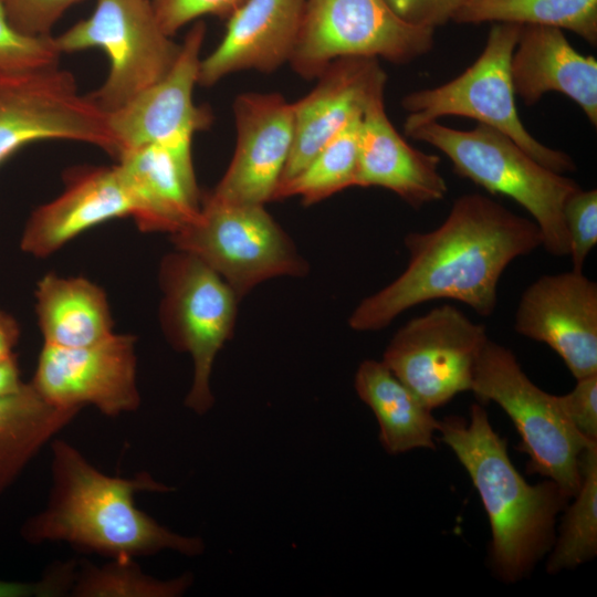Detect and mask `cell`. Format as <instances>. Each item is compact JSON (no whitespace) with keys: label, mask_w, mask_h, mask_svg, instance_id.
<instances>
[{"label":"cell","mask_w":597,"mask_h":597,"mask_svg":"<svg viewBox=\"0 0 597 597\" xmlns=\"http://www.w3.org/2000/svg\"><path fill=\"white\" fill-rule=\"evenodd\" d=\"M19 336L20 329L17 321L0 308V362L14 357L13 349Z\"/></svg>","instance_id":"37"},{"label":"cell","mask_w":597,"mask_h":597,"mask_svg":"<svg viewBox=\"0 0 597 597\" xmlns=\"http://www.w3.org/2000/svg\"><path fill=\"white\" fill-rule=\"evenodd\" d=\"M405 22L429 29L446 24L463 0H385Z\"/></svg>","instance_id":"36"},{"label":"cell","mask_w":597,"mask_h":597,"mask_svg":"<svg viewBox=\"0 0 597 597\" xmlns=\"http://www.w3.org/2000/svg\"><path fill=\"white\" fill-rule=\"evenodd\" d=\"M132 214L133 202L116 165L81 168L67 176L60 196L31 213L20 247L31 255L48 256L82 232Z\"/></svg>","instance_id":"20"},{"label":"cell","mask_w":597,"mask_h":597,"mask_svg":"<svg viewBox=\"0 0 597 597\" xmlns=\"http://www.w3.org/2000/svg\"><path fill=\"white\" fill-rule=\"evenodd\" d=\"M30 383L57 407L93 406L106 417L135 411L140 405L136 337L114 333L73 348L44 344Z\"/></svg>","instance_id":"13"},{"label":"cell","mask_w":597,"mask_h":597,"mask_svg":"<svg viewBox=\"0 0 597 597\" xmlns=\"http://www.w3.org/2000/svg\"><path fill=\"white\" fill-rule=\"evenodd\" d=\"M440 158L411 147L396 130L376 97L360 117L356 186L381 187L415 209L442 200L448 186L439 171Z\"/></svg>","instance_id":"21"},{"label":"cell","mask_w":597,"mask_h":597,"mask_svg":"<svg viewBox=\"0 0 597 597\" xmlns=\"http://www.w3.org/2000/svg\"><path fill=\"white\" fill-rule=\"evenodd\" d=\"M318 77L307 95L292 103L293 145L280 185L302 170L373 100L384 95L387 81L378 60L364 56L337 59Z\"/></svg>","instance_id":"18"},{"label":"cell","mask_w":597,"mask_h":597,"mask_svg":"<svg viewBox=\"0 0 597 597\" xmlns=\"http://www.w3.org/2000/svg\"><path fill=\"white\" fill-rule=\"evenodd\" d=\"M438 431L480 494L491 525L496 576L507 583L522 579L553 547L556 515L569 499L552 480L534 485L525 481L482 405L471 406L469 420L444 418Z\"/></svg>","instance_id":"3"},{"label":"cell","mask_w":597,"mask_h":597,"mask_svg":"<svg viewBox=\"0 0 597 597\" xmlns=\"http://www.w3.org/2000/svg\"><path fill=\"white\" fill-rule=\"evenodd\" d=\"M51 488L45 506L21 526L30 544L67 543L109 559L172 551L188 557L205 552L199 536L182 535L137 507L138 492H172L148 472L132 478L105 474L73 444L51 441Z\"/></svg>","instance_id":"2"},{"label":"cell","mask_w":597,"mask_h":597,"mask_svg":"<svg viewBox=\"0 0 597 597\" xmlns=\"http://www.w3.org/2000/svg\"><path fill=\"white\" fill-rule=\"evenodd\" d=\"M205 34V24L195 23L168 73L125 105L107 113L119 154L149 144L192 139L196 132L210 125L209 109L193 103Z\"/></svg>","instance_id":"16"},{"label":"cell","mask_w":597,"mask_h":597,"mask_svg":"<svg viewBox=\"0 0 597 597\" xmlns=\"http://www.w3.org/2000/svg\"><path fill=\"white\" fill-rule=\"evenodd\" d=\"M406 135L441 150L460 177L516 201L538 227L542 247L554 256L568 255L563 208L580 188L575 180L541 165L507 135L484 124L459 130L433 121Z\"/></svg>","instance_id":"4"},{"label":"cell","mask_w":597,"mask_h":597,"mask_svg":"<svg viewBox=\"0 0 597 597\" xmlns=\"http://www.w3.org/2000/svg\"><path fill=\"white\" fill-rule=\"evenodd\" d=\"M171 240L177 250L218 273L240 300L266 280L308 272L307 262L264 205L232 203L208 195L196 219Z\"/></svg>","instance_id":"7"},{"label":"cell","mask_w":597,"mask_h":597,"mask_svg":"<svg viewBox=\"0 0 597 597\" xmlns=\"http://www.w3.org/2000/svg\"><path fill=\"white\" fill-rule=\"evenodd\" d=\"M580 475L575 502L566 511L546 565L549 574L575 568L594 558L597 553V442L584 449Z\"/></svg>","instance_id":"28"},{"label":"cell","mask_w":597,"mask_h":597,"mask_svg":"<svg viewBox=\"0 0 597 597\" xmlns=\"http://www.w3.org/2000/svg\"><path fill=\"white\" fill-rule=\"evenodd\" d=\"M80 411L49 402L31 383L0 395V494Z\"/></svg>","instance_id":"25"},{"label":"cell","mask_w":597,"mask_h":597,"mask_svg":"<svg viewBox=\"0 0 597 597\" xmlns=\"http://www.w3.org/2000/svg\"><path fill=\"white\" fill-rule=\"evenodd\" d=\"M521 27L494 23L482 53L463 73L440 86L406 95L401 102L409 113L404 124L405 133L442 116L469 117L507 135L551 170L558 174L575 170V163L566 153L536 140L517 114L511 57Z\"/></svg>","instance_id":"6"},{"label":"cell","mask_w":597,"mask_h":597,"mask_svg":"<svg viewBox=\"0 0 597 597\" xmlns=\"http://www.w3.org/2000/svg\"><path fill=\"white\" fill-rule=\"evenodd\" d=\"M192 140L149 144L123 150L116 165L133 202L136 224L170 235L196 219L200 193Z\"/></svg>","instance_id":"17"},{"label":"cell","mask_w":597,"mask_h":597,"mask_svg":"<svg viewBox=\"0 0 597 597\" xmlns=\"http://www.w3.org/2000/svg\"><path fill=\"white\" fill-rule=\"evenodd\" d=\"M471 390L480 402L498 404L513 421L528 455L527 473L557 484L568 498L579 490L580 455L593 443L566 418L557 396L537 387L514 353L489 339L475 365Z\"/></svg>","instance_id":"5"},{"label":"cell","mask_w":597,"mask_h":597,"mask_svg":"<svg viewBox=\"0 0 597 597\" xmlns=\"http://www.w3.org/2000/svg\"><path fill=\"white\" fill-rule=\"evenodd\" d=\"M433 32L405 22L385 0H306L290 63L306 78L347 56L408 63L432 49Z\"/></svg>","instance_id":"10"},{"label":"cell","mask_w":597,"mask_h":597,"mask_svg":"<svg viewBox=\"0 0 597 597\" xmlns=\"http://www.w3.org/2000/svg\"><path fill=\"white\" fill-rule=\"evenodd\" d=\"M51 139L90 144L114 158L119 154L107 113L80 93L72 73L59 65L0 71V164L28 144Z\"/></svg>","instance_id":"11"},{"label":"cell","mask_w":597,"mask_h":597,"mask_svg":"<svg viewBox=\"0 0 597 597\" xmlns=\"http://www.w3.org/2000/svg\"><path fill=\"white\" fill-rule=\"evenodd\" d=\"M54 42L61 53L98 48L107 54V77L88 94L105 113L161 80L180 51V44L163 30L151 0H97L90 17Z\"/></svg>","instance_id":"9"},{"label":"cell","mask_w":597,"mask_h":597,"mask_svg":"<svg viewBox=\"0 0 597 597\" xmlns=\"http://www.w3.org/2000/svg\"><path fill=\"white\" fill-rule=\"evenodd\" d=\"M306 0H244L230 15L221 42L201 59L198 84L211 86L242 71L271 72L290 62Z\"/></svg>","instance_id":"19"},{"label":"cell","mask_w":597,"mask_h":597,"mask_svg":"<svg viewBox=\"0 0 597 597\" xmlns=\"http://www.w3.org/2000/svg\"><path fill=\"white\" fill-rule=\"evenodd\" d=\"M61 52L50 35H29L10 22L0 0V71L23 72L57 65Z\"/></svg>","instance_id":"30"},{"label":"cell","mask_w":597,"mask_h":597,"mask_svg":"<svg viewBox=\"0 0 597 597\" xmlns=\"http://www.w3.org/2000/svg\"><path fill=\"white\" fill-rule=\"evenodd\" d=\"M362 114L352 118L302 170L281 184L274 200L300 197L310 206L356 186Z\"/></svg>","instance_id":"27"},{"label":"cell","mask_w":597,"mask_h":597,"mask_svg":"<svg viewBox=\"0 0 597 597\" xmlns=\"http://www.w3.org/2000/svg\"><path fill=\"white\" fill-rule=\"evenodd\" d=\"M515 95L533 105L548 92L562 93L597 125V61L577 52L563 30L522 25L511 57Z\"/></svg>","instance_id":"22"},{"label":"cell","mask_w":597,"mask_h":597,"mask_svg":"<svg viewBox=\"0 0 597 597\" xmlns=\"http://www.w3.org/2000/svg\"><path fill=\"white\" fill-rule=\"evenodd\" d=\"M244 0H151L163 30L172 35L208 14L230 15Z\"/></svg>","instance_id":"33"},{"label":"cell","mask_w":597,"mask_h":597,"mask_svg":"<svg viewBox=\"0 0 597 597\" xmlns=\"http://www.w3.org/2000/svg\"><path fill=\"white\" fill-rule=\"evenodd\" d=\"M80 1L2 0L12 25L29 35H50V30L64 11Z\"/></svg>","instance_id":"32"},{"label":"cell","mask_w":597,"mask_h":597,"mask_svg":"<svg viewBox=\"0 0 597 597\" xmlns=\"http://www.w3.org/2000/svg\"><path fill=\"white\" fill-rule=\"evenodd\" d=\"M237 144L211 197L232 203L274 200L294 135L293 104L277 93H244L233 104Z\"/></svg>","instance_id":"14"},{"label":"cell","mask_w":597,"mask_h":597,"mask_svg":"<svg viewBox=\"0 0 597 597\" xmlns=\"http://www.w3.org/2000/svg\"><path fill=\"white\" fill-rule=\"evenodd\" d=\"M159 285L163 332L176 350L190 355L193 364L185 406L203 416L214 404L212 368L233 334L240 298L200 259L177 249L160 263Z\"/></svg>","instance_id":"8"},{"label":"cell","mask_w":597,"mask_h":597,"mask_svg":"<svg viewBox=\"0 0 597 597\" xmlns=\"http://www.w3.org/2000/svg\"><path fill=\"white\" fill-rule=\"evenodd\" d=\"M354 387L377 419L379 441L386 452L399 454L418 448H436L433 437L439 421L432 410L383 360L362 362Z\"/></svg>","instance_id":"24"},{"label":"cell","mask_w":597,"mask_h":597,"mask_svg":"<svg viewBox=\"0 0 597 597\" xmlns=\"http://www.w3.org/2000/svg\"><path fill=\"white\" fill-rule=\"evenodd\" d=\"M573 270L583 272L586 258L597 243V190L579 188L563 208Z\"/></svg>","instance_id":"31"},{"label":"cell","mask_w":597,"mask_h":597,"mask_svg":"<svg viewBox=\"0 0 597 597\" xmlns=\"http://www.w3.org/2000/svg\"><path fill=\"white\" fill-rule=\"evenodd\" d=\"M35 298L38 323L46 345L83 347L114 334L105 292L85 277L46 274L38 282Z\"/></svg>","instance_id":"23"},{"label":"cell","mask_w":597,"mask_h":597,"mask_svg":"<svg viewBox=\"0 0 597 597\" xmlns=\"http://www.w3.org/2000/svg\"><path fill=\"white\" fill-rule=\"evenodd\" d=\"M452 21L553 27L597 43V0H463Z\"/></svg>","instance_id":"26"},{"label":"cell","mask_w":597,"mask_h":597,"mask_svg":"<svg viewBox=\"0 0 597 597\" xmlns=\"http://www.w3.org/2000/svg\"><path fill=\"white\" fill-rule=\"evenodd\" d=\"M409 261L384 289L364 298L348 318L352 329L379 331L405 311L433 300H453L481 316L493 314L498 284L516 258L542 247L533 220L481 193L454 200L444 221L405 237Z\"/></svg>","instance_id":"1"},{"label":"cell","mask_w":597,"mask_h":597,"mask_svg":"<svg viewBox=\"0 0 597 597\" xmlns=\"http://www.w3.org/2000/svg\"><path fill=\"white\" fill-rule=\"evenodd\" d=\"M77 572V563L69 561L52 566L46 574L34 582L0 579V597H60L72 590Z\"/></svg>","instance_id":"35"},{"label":"cell","mask_w":597,"mask_h":597,"mask_svg":"<svg viewBox=\"0 0 597 597\" xmlns=\"http://www.w3.org/2000/svg\"><path fill=\"white\" fill-rule=\"evenodd\" d=\"M557 399L574 428L588 441L597 442V374L576 379L573 390Z\"/></svg>","instance_id":"34"},{"label":"cell","mask_w":597,"mask_h":597,"mask_svg":"<svg viewBox=\"0 0 597 597\" xmlns=\"http://www.w3.org/2000/svg\"><path fill=\"white\" fill-rule=\"evenodd\" d=\"M514 329L548 345L575 379L597 374L596 282L573 269L538 277L520 298Z\"/></svg>","instance_id":"15"},{"label":"cell","mask_w":597,"mask_h":597,"mask_svg":"<svg viewBox=\"0 0 597 597\" xmlns=\"http://www.w3.org/2000/svg\"><path fill=\"white\" fill-rule=\"evenodd\" d=\"M488 341L483 324L446 303L402 325L388 343L383 362L433 410L471 390Z\"/></svg>","instance_id":"12"},{"label":"cell","mask_w":597,"mask_h":597,"mask_svg":"<svg viewBox=\"0 0 597 597\" xmlns=\"http://www.w3.org/2000/svg\"><path fill=\"white\" fill-rule=\"evenodd\" d=\"M192 582L190 573L164 580L146 574L134 558L109 559L102 565H78L70 596L179 597Z\"/></svg>","instance_id":"29"},{"label":"cell","mask_w":597,"mask_h":597,"mask_svg":"<svg viewBox=\"0 0 597 597\" xmlns=\"http://www.w3.org/2000/svg\"><path fill=\"white\" fill-rule=\"evenodd\" d=\"M22 383L15 356L0 362V395L15 390Z\"/></svg>","instance_id":"38"}]
</instances>
